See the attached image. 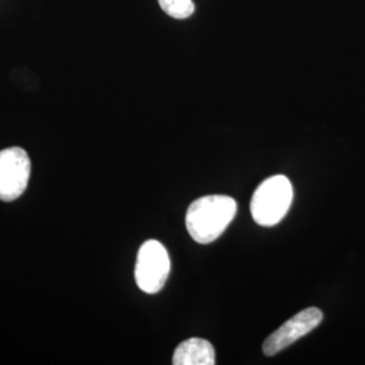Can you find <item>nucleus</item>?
Segmentation results:
<instances>
[{"label": "nucleus", "instance_id": "f257e3e1", "mask_svg": "<svg viewBox=\"0 0 365 365\" xmlns=\"http://www.w3.org/2000/svg\"><path fill=\"white\" fill-rule=\"evenodd\" d=\"M237 202L226 195L202 196L188 207L185 225L199 244L215 241L235 220Z\"/></svg>", "mask_w": 365, "mask_h": 365}, {"label": "nucleus", "instance_id": "f03ea898", "mask_svg": "<svg viewBox=\"0 0 365 365\" xmlns=\"http://www.w3.org/2000/svg\"><path fill=\"white\" fill-rule=\"evenodd\" d=\"M294 199L292 184L283 175H274L261 182L250 202V212L256 223L271 227L282 221Z\"/></svg>", "mask_w": 365, "mask_h": 365}, {"label": "nucleus", "instance_id": "7ed1b4c3", "mask_svg": "<svg viewBox=\"0 0 365 365\" xmlns=\"http://www.w3.org/2000/svg\"><path fill=\"white\" fill-rule=\"evenodd\" d=\"M170 260L165 247L157 240H148L141 245L135 264L137 286L146 294H157L167 283Z\"/></svg>", "mask_w": 365, "mask_h": 365}, {"label": "nucleus", "instance_id": "20e7f679", "mask_svg": "<svg viewBox=\"0 0 365 365\" xmlns=\"http://www.w3.org/2000/svg\"><path fill=\"white\" fill-rule=\"evenodd\" d=\"M31 175L25 149L9 148L0 152V200L11 202L24 195Z\"/></svg>", "mask_w": 365, "mask_h": 365}, {"label": "nucleus", "instance_id": "39448f33", "mask_svg": "<svg viewBox=\"0 0 365 365\" xmlns=\"http://www.w3.org/2000/svg\"><path fill=\"white\" fill-rule=\"evenodd\" d=\"M322 319L324 314L317 307H309L300 312L265 339L262 351L267 356H274L276 353L282 352L295 341L313 331L322 322Z\"/></svg>", "mask_w": 365, "mask_h": 365}, {"label": "nucleus", "instance_id": "423d86ee", "mask_svg": "<svg viewBox=\"0 0 365 365\" xmlns=\"http://www.w3.org/2000/svg\"><path fill=\"white\" fill-rule=\"evenodd\" d=\"M172 363L175 365H214L215 351L207 339H187L176 348Z\"/></svg>", "mask_w": 365, "mask_h": 365}, {"label": "nucleus", "instance_id": "0eeeda50", "mask_svg": "<svg viewBox=\"0 0 365 365\" xmlns=\"http://www.w3.org/2000/svg\"><path fill=\"white\" fill-rule=\"evenodd\" d=\"M161 10L175 19H185L195 11L192 0H158Z\"/></svg>", "mask_w": 365, "mask_h": 365}]
</instances>
